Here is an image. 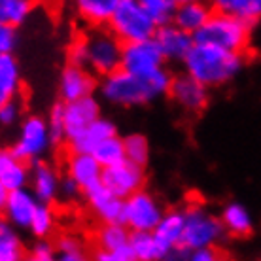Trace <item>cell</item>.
Wrapping results in <instances>:
<instances>
[{
    "mask_svg": "<svg viewBox=\"0 0 261 261\" xmlns=\"http://www.w3.org/2000/svg\"><path fill=\"white\" fill-rule=\"evenodd\" d=\"M165 66H167V59L153 38L142 40V42H130L123 46L121 68L130 74L151 78Z\"/></svg>",
    "mask_w": 261,
    "mask_h": 261,
    "instance_id": "10",
    "label": "cell"
},
{
    "mask_svg": "<svg viewBox=\"0 0 261 261\" xmlns=\"http://www.w3.org/2000/svg\"><path fill=\"white\" fill-rule=\"evenodd\" d=\"M84 193V190L80 188V184L76 180H72L68 174L61 178V190H59V199L65 202H74L78 201L80 195Z\"/></svg>",
    "mask_w": 261,
    "mask_h": 261,
    "instance_id": "41",
    "label": "cell"
},
{
    "mask_svg": "<svg viewBox=\"0 0 261 261\" xmlns=\"http://www.w3.org/2000/svg\"><path fill=\"white\" fill-rule=\"evenodd\" d=\"M102 184L121 199H127L129 195L144 188L146 172H144V167L125 159L118 165L106 167L102 172Z\"/></svg>",
    "mask_w": 261,
    "mask_h": 261,
    "instance_id": "13",
    "label": "cell"
},
{
    "mask_svg": "<svg viewBox=\"0 0 261 261\" xmlns=\"http://www.w3.org/2000/svg\"><path fill=\"white\" fill-rule=\"evenodd\" d=\"M186 227V212L184 208L167 210L157 227L151 231L157 241L161 259H174L182 255V239Z\"/></svg>",
    "mask_w": 261,
    "mask_h": 261,
    "instance_id": "12",
    "label": "cell"
},
{
    "mask_svg": "<svg viewBox=\"0 0 261 261\" xmlns=\"http://www.w3.org/2000/svg\"><path fill=\"white\" fill-rule=\"evenodd\" d=\"M244 53L229 51L214 44L195 42L186 55L182 66L208 89H218L231 84L244 68Z\"/></svg>",
    "mask_w": 261,
    "mask_h": 261,
    "instance_id": "2",
    "label": "cell"
},
{
    "mask_svg": "<svg viewBox=\"0 0 261 261\" xmlns=\"http://www.w3.org/2000/svg\"><path fill=\"white\" fill-rule=\"evenodd\" d=\"M66 63L78 66H87V40L85 34H80L66 47Z\"/></svg>",
    "mask_w": 261,
    "mask_h": 261,
    "instance_id": "39",
    "label": "cell"
},
{
    "mask_svg": "<svg viewBox=\"0 0 261 261\" xmlns=\"http://www.w3.org/2000/svg\"><path fill=\"white\" fill-rule=\"evenodd\" d=\"M66 174L80 184V188L89 191L91 188L102 184L105 167L98 163V159L89 151H70L65 161Z\"/></svg>",
    "mask_w": 261,
    "mask_h": 261,
    "instance_id": "18",
    "label": "cell"
},
{
    "mask_svg": "<svg viewBox=\"0 0 261 261\" xmlns=\"http://www.w3.org/2000/svg\"><path fill=\"white\" fill-rule=\"evenodd\" d=\"M84 34L87 40V68L97 78H105L121 68L125 44L108 27H91Z\"/></svg>",
    "mask_w": 261,
    "mask_h": 261,
    "instance_id": "5",
    "label": "cell"
},
{
    "mask_svg": "<svg viewBox=\"0 0 261 261\" xmlns=\"http://www.w3.org/2000/svg\"><path fill=\"white\" fill-rule=\"evenodd\" d=\"M95 250L91 257L97 261H135L130 250V229L123 222L100 223L93 235Z\"/></svg>",
    "mask_w": 261,
    "mask_h": 261,
    "instance_id": "8",
    "label": "cell"
},
{
    "mask_svg": "<svg viewBox=\"0 0 261 261\" xmlns=\"http://www.w3.org/2000/svg\"><path fill=\"white\" fill-rule=\"evenodd\" d=\"M184 212H186V227H184L180 257H188V252L191 250L222 244L227 231L220 216L199 202H190Z\"/></svg>",
    "mask_w": 261,
    "mask_h": 261,
    "instance_id": "3",
    "label": "cell"
},
{
    "mask_svg": "<svg viewBox=\"0 0 261 261\" xmlns=\"http://www.w3.org/2000/svg\"><path fill=\"white\" fill-rule=\"evenodd\" d=\"M214 12L231 13L254 25L261 19V0H210Z\"/></svg>",
    "mask_w": 261,
    "mask_h": 261,
    "instance_id": "28",
    "label": "cell"
},
{
    "mask_svg": "<svg viewBox=\"0 0 261 261\" xmlns=\"http://www.w3.org/2000/svg\"><path fill=\"white\" fill-rule=\"evenodd\" d=\"M121 0H70L78 19L89 27H108Z\"/></svg>",
    "mask_w": 261,
    "mask_h": 261,
    "instance_id": "23",
    "label": "cell"
},
{
    "mask_svg": "<svg viewBox=\"0 0 261 261\" xmlns=\"http://www.w3.org/2000/svg\"><path fill=\"white\" fill-rule=\"evenodd\" d=\"M34 12V0H0V23L25 25Z\"/></svg>",
    "mask_w": 261,
    "mask_h": 261,
    "instance_id": "29",
    "label": "cell"
},
{
    "mask_svg": "<svg viewBox=\"0 0 261 261\" xmlns=\"http://www.w3.org/2000/svg\"><path fill=\"white\" fill-rule=\"evenodd\" d=\"M0 204H2V216L6 222H10L19 231H29L40 201L31 188H21L15 191H8L6 195L0 197Z\"/></svg>",
    "mask_w": 261,
    "mask_h": 261,
    "instance_id": "14",
    "label": "cell"
},
{
    "mask_svg": "<svg viewBox=\"0 0 261 261\" xmlns=\"http://www.w3.org/2000/svg\"><path fill=\"white\" fill-rule=\"evenodd\" d=\"M153 40L165 55L167 63H184L186 55L190 53V49L195 44V36L188 31H184L182 27H178L174 21L157 27Z\"/></svg>",
    "mask_w": 261,
    "mask_h": 261,
    "instance_id": "16",
    "label": "cell"
},
{
    "mask_svg": "<svg viewBox=\"0 0 261 261\" xmlns=\"http://www.w3.org/2000/svg\"><path fill=\"white\" fill-rule=\"evenodd\" d=\"M55 225H57V216H55L53 206L49 202H40L38 206H36V212H34V216H33L29 233H31L34 239L51 237L53 231H55Z\"/></svg>",
    "mask_w": 261,
    "mask_h": 261,
    "instance_id": "32",
    "label": "cell"
},
{
    "mask_svg": "<svg viewBox=\"0 0 261 261\" xmlns=\"http://www.w3.org/2000/svg\"><path fill=\"white\" fill-rule=\"evenodd\" d=\"M55 248H57V259L61 261H85L89 257L85 250L84 241L76 235H61L55 239Z\"/></svg>",
    "mask_w": 261,
    "mask_h": 261,
    "instance_id": "33",
    "label": "cell"
},
{
    "mask_svg": "<svg viewBox=\"0 0 261 261\" xmlns=\"http://www.w3.org/2000/svg\"><path fill=\"white\" fill-rule=\"evenodd\" d=\"M222 218L223 225L227 235L237 237V239H244L254 231V218L250 214V210L242 204V202H227L222 208Z\"/></svg>",
    "mask_w": 261,
    "mask_h": 261,
    "instance_id": "26",
    "label": "cell"
},
{
    "mask_svg": "<svg viewBox=\"0 0 261 261\" xmlns=\"http://www.w3.org/2000/svg\"><path fill=\"white\" fill-rule=\"evenodd\" d=\"M178 4H182V2H188V0H176Z\"/></svg>",
    "mask_w": 261,
    "mask_h": 261,
    "instance_id": "43",
    "label": "cell"
},
{
    "mask_svg": "<svg viewBox=\"0 0 261 261\" xmlns=\"http://www.w3.org/2000/svg\"><path fill=\"white\" fill-rule=\"evenodd\" d=\"M114 135H118L116 123L112 119L100 116L91 125H87L80 135L66 140V144H68L70 151H89L91 153L102 140H106L108 137H114Z\"/></svg>",
    "mask_w": 261,
    "mask_h": 261,
    "instance_id": "22",
    "label": "cell"
},
{
    "mask_svg": "<svg viewBox=\"0 0 261 261\" xmlns=\"http://www.w3.org/2000/svg\"><path fill=\"white\" fill-rule=\"evenodd\" d=\"M144 10L150 13V17L157 25H167L174 21L178 2L176 0H140Z\"/></svg>",
    "mask_w": 261,
    "mask_h": 261,
    "instance_id": "35",
    "label": "cell"
},
{
    "mask_svg": "<svg viewBox=\"0 0 261 261\" xmlns=\"http://www.w3.org/2000/svg\"><path fill=\"white\" fill-rule=\"evenodd\" d=\"M19 46L17 27L0 23V53H13Z\"/></svg>",
    "mask_w": 261,
    "mask_h": 261,
    "instance_id": "40",
    "label": "cell"
},
{
    "mask_svg": "<svg viewBox=\"0 0 261 261\" xmlns=\"http://www.w3.org/2000/svg\"><path fill=\"white\" fill-rule=\"evenodd\" d=\"M174 74L165 66L151 78H142L137 74L119 68L98 82L100 98L110 106L118 108H138L153 102L155 98L169 95Z\"/></svg>",
    "mask_w": 261,
    "mask_h": 261,
    "instance_id": "1",
    "label": "cell"
},
{
    "mask_svg": "<svg viewBox=\"0 0 261 261\" xmlns=\"http://www.w3.org/2000/svg\"><path fill=\"white\" fill-rule=\"evenodd\" d=\"M125 142V155L129 161L140 165L146 169V165L150 163V140L140 135V133H130L123 138Z\"/></svg>",
    "mask_w": 261,
    "mask_h": 261,
    "instance_id": "34",
    "label": "cell"
},
{
    "mask_svg": "<svg viewBox=\"0 0 261 261\" xmlns=\"http://www.w3.org/2000/svg\"><path fill=\"white\" fill-rule=\"evenodd\" d=\"M130 250L135 261L161 259V252L151 231H130Z\"/></svg>",
    "mask_w": 261,
    "mask_h": 261,
    "instance_id": "30",
    "label": "cell"
},
{
    "mask_svg": "<svg viewBox=\"0 0 261 261\" xmlns=\"http://www.w3.org/2000/svg\"><path fill=\"white\" fill-rule=\"evenodd\" d=\"M91 153L97 157L98 163L102 165L105 169L106 167H112V165L121 163V161L127 159V155H125V142H123V138L118 137V135L108 137L106 140H102Z\"/></svg>",
    "mask_w": 261,
    "mask_h": 261,
    "instance_id": "31",
    "label": "cell"
},
{
    "mask_svg": "<svg viewBox=\"0 0 261 261\" xmlns=\"http://www.w3.org/2000/svg\"><path fill=\"white\" fill-rule=\"evenodd\" d=\"M29 188L33 190L40 202H55L59 199V190H61V176L55 170L53 165L47 161L40 159L31 165V184Z\"/></svg>",
    "mask_w": 261,
    "mask_h": 261,
    "instance_id": "21",
    "label": "cell"
},
{
    "mask_svg": "<svg viewBox=\"0 0 261 261\" xmlns=\"http://www.w3.org/2000/svg\"><path fill=\"white\" fill-rule=\"evenodd\" d=\"M21 119H23V106H21L19 98L0 102V123H2V127H13L15 123H21Z\"/></svg>",
    "mask_w": 261,
    "mask_h": 261,
    "instance_id": "38",
    "label": "cell"
},
{
    "mask_svg": "<svg viewBox=\"0 0 261 261\" xmlns=\"http://www.w3.org/2000/svg\"><path fill=\"white\" fill-rule=\"evenodd\" d=\"M169 97L186 114H201L208 106L210 89L184 70L180 74H174L169 89Z\"/></svg>",
    "mask_w": 261,
    "mask_h": 261,
    "instance_id": "11",
    "label": "cell"
},
{
    "mask_svg": "<svg viewBox=\"0 0 261 261\" xmlns=\"http://www.w3.org/2000/svg\"><path fill=\"white\" fill-rule=\"evenodd\" d=\"M98 118H100V102L95 98V95L65 102L66 140L80 135L87 125H91Z\"/></svg>",
    "mask_w": 261,
    "mask_h": 261,
    "instance_id": "19",
    "label": "cell"
},
{
    "mask_svg": "<svg viewBox=\"0 0 261 261\" xmlns=\"http://www.w3.org/2000/svg\"><path fill=\"white\" fill-rule=\"evenodd\" d=\"M27 259L33 261H53L57 259V248L55 242L49 241V237L34 239V242L27 250Z\"/></svg>",
    "mask_w": 261,
    "mask_h": 261,
    "instance_id": "37",
    "label": "cell"
},
{
    "mask_svg": "<svg viewBox=\"0 0 261 261\" xmlns=\"http://www.w3.org/2000/svg\"><path fill=\"white\" fill-rule=\"evenodd\" d=\"M97 76L93 74L87 66H78L66 63V66L61 70L59 76V85L57 91L63 102H70L76 98L89 97L95 93V89H98Z\"/></svg>",
    "mask_w": 261,
    "mask_h": 261,
    "instance_id": "15",
    "label": "cell"
},
{
    "mask_svg": "<svg viewBox=\"0 0 261 261\" xmlns=\"http://www.w3.org/2000/svg\"><path fill=\"white\" fill-rule=\"evenodd\" d=\"M31 184V163L15 155L10 148L0 153V197L8 191L29 188Z\"/></svg>",
    "mask_w": 261,
    "mask_h": 261,
    "instance_id": "20",
    "label": "cell"
},
{
    "mask_svg": "<svg viewBox=\"0 0 261 261\" xmlns=\"http://www.w3.org/2000/svg\"><path fill=\"white\" fill-rule=\"evenodd\" d=\"M186 259H191V261H216V259H220V254H218L216 246H204V248H197V250H191V252H188V257H186Z\"/></svg>",
    "mask_w": 261,
    "mask_h": 261,
    "instance_id": "42",
    "label": "cell"
},
{
    "mask_svg": "<svg viewBox=\"0 0 261 261\" xmlns=\"http://www.w3.org/2000/svg\"><path fill=\"white\" fill-rule=\"evenodd\" d=\"M21 66L13 53H0V102L21 95Z\"/></svg>",
    "mask_w": 261,
    "mask_h": 261,
    "instance_id": "25",
    "label": "cell"
},
{
    "mask_svg": "<svg viewBox=\"0 0 261 261\" xmlns=\"http://www.w3.org/2000/svg\"><path fill=\"white\" fill-rule=\"evenodd\" d=\"M252 36V23L231 13L214 12L199 33H195V42L214 44L223 49L237 53H246Z\"/></svg>",
    "mask_w": 261,
    "mask_h": 261,
    "instance_id": "4",
    "label": "cell"
},
{
    "mask_svg": "<svg viewBox=\"0 0 261 261\" xmlns=\"http://www.w3.org/2000/svg\"><path fill=\"white\" fill-rule=\"evenodd\" d=\"M212 13H214V8L210 4V0H188L178 4L174 23L195 36V33H199L204 27Z\"/></svg>",
    "mask_w": 261,
    "mask_h": 261,
    "instance_id": "24",
    "label": "cell"
},
{
    "mask_svg": "<svg viewBox=\"0 0 261 261\" xmlns=\"http://www.w3.org/2000/svg\"><path fill=\"white\" fill-rule=\"evenodd\" d=\"M157 23L144 10L140 0H121L112 15L108 29L123 44L151 40L157 33Z\"/></svg>",
    "mask_w": 261,
    "mask_h": 261,
    "instance_id": "6",
    "label": "cell"
},
{
    "mask_svg": "<svg viewBox=\"0 0 261 261\" xmlns=\"http://www.w3.org/2000/svg\"><path fill=\"white\" fill-rule=\"evenodd\" d=\"M167 210L153 193L148 190H138L123 201V218L121 222L130 231H153L161 222Z\"/></svg>",
    "mask_w": 261,
    "mask_h": 261,
    "instance_id": "9",
    "label": "cell"
},
{
    "mask_svg": "<svg viewBox=\"0 0 261 261\" xmlns=\"http://www.w3.org/2000/svg\"><path fill=\"white\" fill-rule=\"evenodd\" d=\"M53 144L55 142L47 125V118H42L38 114H29L21 119L17 138L13 140L10 150L19 159L33 165L34 161L44 159Z\"/></svg>",
    "mask_w": 261,
    "mask_h": 261,
    "instance_id": "7",
    "label": "cell"
},
{
    "mask_svg": "<svg viewBox=\"0 0 261 261\" xmlns=\"http://www.w3.org/2000/svg\"><path fill=\"white\" fill-rule=\"evenodd\" d=\"M85 202L87 210L98 223H114L121 222L123 218V201L112 190H108L105 184H98L89 191H85Z\"/></svg>",
    "mask_w": 261,
    "mask_h": 261,
    "instance_id": "17",
    "label": "cell"
},
{
    "mask_svg": "<svg viewBox=\"0 0 261 261\" xmlns=\"http://www.w3.org/2000/svg\"><path fill=\"white\" fill-rule=\"evenodd\" d=\"M47 125L51 130L53 142L59 144L66 140V121H65V102L53 105L47 114Z\"/></svg>",
    "mask_w": 261,
    "mask_h": 261,
    "instance_id": "36",
    "label": "cell"
},
{
    "mask_svg": "<svg viewBox=\"0 0 261 261\" xmlns=\"http://www.w3.org/2000/svg\"><path fill=\"white\" fill-rule=\"evenodd\" d=\"M27 250L19 229L13 227L10 222L0 223V259L2 261H21L27 257Z\"/></svg>",
    "mask_w": 261,
    "mask_h": 261,
    "instance_id": "27",
    "label": "cell"
}]
</instances>
